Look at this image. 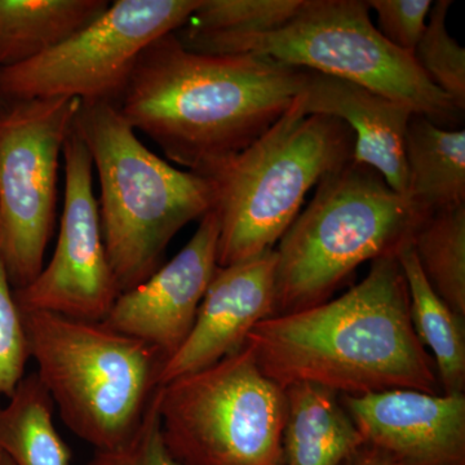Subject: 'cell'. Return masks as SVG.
I'll use <instances>...</instances> for the list:
<instances>
[{
	"instance_id": "13",
	"label": "cell",
	"mask_w": 465,
	"mask_h": 465,
	"mask_svg": "<svg viewBox=\"0 0 465 465\" xmlns=\"http://www.w3.org/2000/svg\"><path fill=\"white\" fill-rule=\"evenodd\" d=\"M367 446L403 465H465V393L391 390L342 396Z\"/></svg>"
},
{
	"instance_id": "6",
	"label": "cell",
	"mask_w": 465,
	"mask_h": 465,
	"mask_svg": "<svg viewBox=\"0 0 465 465\" xmlns=\"http://www.w3.org/2000/svg\"><path fill=\"white\" fill-rule=\"evenodd\" d=\"M20 314L36 375L66 427L96 450L121 445L159 388L162 354L103 322Z\"/></svg>"
},
{
	"instance_id": "26",
	"label": "cell",
	"mask_w": 465,
	"mask_h": 465,
	"mask_svg": "<svg viewBox=\"0 0 465 465\" xmlns=\"http://www.w3.org/2000/svg\"><path fill=\"white\" fill-rule=\"evenodd\" d=\"M378 16L376 29L394 47L414 54L423 36L432 0H369Z\"/></svg>"
},
{
	"instance_id": "10",
	"label": "cell",
	"mask_w": 465,
	"mask_h": 465,
	"mask_svg": "<svg viewBox=\"0 0 465 465\" xmlns=\"http://www.w3.org/2000/svg\"><path fill=\"white\" fill-rule=\"evenodd\" d=\"M201 0H116L90 25L41 56L0 67L5 101L75 97L118 106L143 51L182 29Z\"/></svg>"
},
{
	"instance_id": "18",
	"label": "cell",
	"mask_w": 465,
	"mask_h": 465,
	"mask_svg": "<svg viewBox=\"0 0 465 465\" xmlns=\"http://www.w3.org/2000/svg\"><path fill=\"white\" fill-rule=\"evenodd\" d=\"M106 0H0V67L57 47L108 9Z\"/></svg>"
},
{
	"instance_id": "7",
	"label": "cell",
	"mask_w": 465,
	"mask_h": 465,
	"mask_svg": "<svg viewBox=\"0 0 465 465\" xmlns=\"http://www.w3.org/2000/svg\"><path fill=\"white\" fill-rule=\"evenodd\" d=\"M201 54L273 58L363 85L440 127L457 130L463 122L464 112L425 76L414 54L379 33L363 0H302L280 29L217 43Z\"/></svg>"
},
{
	"instance_id": "25",
	"label": "cell",
	"mask_w": 465,
	"mask_h": 465,
	"mask_svg": "<svg viewBox=\"0 0 465 465\" xmlns=\"http://www.w3.org/2000/svg\"><path fill=\"white\" fill-rule=\"evenodd\" d=\"M87 465H183L164 442L157 391L133 434L115 448L96 450Z\"/></svg>"
},
{
	"instance_id": "24",
	"label": "cell",
	"mask_w": 465,
	"mask_h": 465,
	"mask_svg": "<svg viewBox=\"0 0 465 465\" xmlns=\"http://www.w3.org/2000/svg\"><path fill=\"white\" fill-rule=\"evenodd\" d=\"M29 347L14 289L0 255V394L12 396L24 378Z\"/></svg>"
},
{
	"instance_id": "9",
	"label": "cell",
	"mask_w": 465,
	"mask_h": 465,
	"mask_svg": "<svg viewBox=\"0 0 465 465\" xmlns=\"http://www.w3.org/2000/svg\"><path fill=\"white\" fill-rule=\"evenodd\" d=\"M82 101H5L0 106V255L12 289L45 266L56 223L60 157Z\"/></svg>"
},
{
	"instance_id": "16",
	"label": "cell",
	"mask_w": 465,
	"mask_h": 465,
	"mask_svg": "<svg viewBox=\"0 0 465 465\" xmlns=\"http://www.w3.org/2000/svg\"><path fill=\"white\" fill-rule=\"evenodd\" d=\"M284 393V465H342L366 445L338 394L309 382Z\"/></svg>"
},
{
	"instance_id": "27",
	"label": "cell",
	"mask_w": 465,
	"mask_h": 465,
	"mask_svg": "<svg viewBox=\"0 0 465 465\" xmlns=\"http://www.w3.org/2000/svg\"><path fill=\"white\" fill-rule=\"evenodd\" d=\"M342 465H403L385 452L379 451L371 446H363L348 461Z\"/></svg>"
},
{
	"instance_id": "17",
	"label": "cell",
	"mask_w": 465,
	"mask_h": 465,
	"mask_svg": "<svg viewBox=\"0 0 465 465\" xmlns=\"http://www.w3.org/2000/svg\"><path fill=\"white\" fill-rule=\"evenodd\" d=\"M405 197L423 216L465 203V131L412 114L405 137Z\"/></svg>"
},
{
	"instance_id": "20",
	"label": "cell",
	"mask_w": 465,
	"mask_h": 465,
	"mask_svg": "<svg viewBox=\"0 0 465 465\" xmlns=\"http://www.w3.org/2000/svg\"><path fill=\"white\" fill-rule=\"evenodd\" d=\"M54 410L36 372L24 376L0 409V452L15 465H70L72 450L54 427Z\"/></svg>"
},
{
	"instance_id": "5",
	"label": "cell",
	"mask_w": 465,
	"mask_h": 465,
	"mask_svg": "<svg viewBox=\"0 0 465 465\" xmlns=\"http://www.w3.org/2000/svg\"><path fill=\"white\" fill-rule=\"evenodd\" d=\"M353 152L354 134L347 124L335 116L304 115L293 100L262 137L208 176L216 186L217 266L273 250L308 192L351 162Z\"/></svg>"
},
{
	"instance_id": "8",
	"label": "cell",
	"mask_w": 465,
	"mask_h": 465,
	"mask_svg": "<svg viewBox=\"0 0 465 465\" xmlns=\"http://www.w3.org/2000/svg\"><path fill=\"white\" fill-rule=\"evenodd\" d=\"M162 434L183 465H284V390L249 345L159 385Z\"/></svg>"
},
{
	"instance_id": "2",
	"label": "cell",
	"mask_w": 465,
	"mask_h": 465,
	"mask_svg": "<svg viewBox=\"0 0 465 465\" xmlns=\"http://www.w3.org/2000/svg\"><path fill=\"white\" fill-rule=\"evenodd\" d=\"M260 369L282 390L300 382L342 396L391 390L442 394L436 363L416 335L397 255L338 299L266 318L246 342Z\"/></svg>"
},
{
	"instance_id": "29",
	"label": "cell",
	"mask_w": 465,
	"mask_h": 465,
	"mask_svg": "<svg viewBox=\"0 0 465 465\" xmlns=\"http://www.w3.org/2000/svg\"><path fill=\"white\" fill-rule=\"evenodd\" d=\"M5 101L2 99V96H0V106L5 105Z\"/></svg>"
},
{
	"instance_id": "22",
	"label": "cell",
	"mask_w": 465,
	"mask_h": 465,
	"mask_svg": "<svg viewBox=\"0 0 465 465\" xmlns=\"http://www.w3.org/2000/svg\"><path fill=\"white\" fill-rule=\"evenodd\" d=\"M410 244L437 295L465 318V203L424 217Z\"/></svg>"
},
{
	"instance_id": "3",
	"label": "cell",
	"mask_w": 465,
	"mask_h": 465,
	"mask_svg": "<svg viewBox=\"0 0 465 465\" xmlns=\"http://www.w3.org/2000/svg\"><path fill=\"white\" fill-rule=\"evenodd\" d=\"M74 128L99 176L101 231L122 293L161 268L183 226L213 210L215 183L150 152L112 104L82 103Z\"/></svg>"
},
{
	"instance_id": "1",
	"label": "cell",
	"mask_w": 465,
	"mask_h": 465,
	"mask_svg": "<svg viewBox=\"0 0 465 465\" xmlns=\"http://www.w3.org/2000/svg\"><path fill=\"white\" fill-rule=\"evenodd\" d=\"M307 75L264 56L197 54L170 33L137 58L116 108L167 159L208 177L282 118Z\"/></svg>"
},
{
	"instance_id": "23",
	"label": "cell",
	"mask_w": 465,
	"mask_h": 465,
	"mask_svg": "<svg viewBox=\"0 0 465 465\" xmlns=\"http://www.w3.org/2000/svg\"><path fill=\"white\" fill-rule=\"evenodd\" d=\"M452 2L434 3L423 36L416 45L414 58L425 76L452 100L461 112L465 109V50L446 27Z\"/></svg>"
},
{
	"instance_id": "4",
	"label": "cell",
	"mask_w": 465,
	"mask_h": 465,
	"mask_svg": "<svg viewBox=\"0 0 465 465\" xmlns=\"http://www.w3.org/2000/svg\"><path fill=\"white\" fill-rule=\"evenodd\" d=\"M424 217L371 167L327 174L275 250L274 316L327 302L363 262L397 255Z\"/></svg>"
},
{
	"instance_id": "11",
	"label": "cell",
	"mask_w": 465,
	"mask_h": 465,
	"mask_svg": "<svg viewBox=\"0 0 465 465\" xmlns=\"http://www.w3.org/2000/svg\"><path fill=\"white\" fill-rule=\"evenodd\" d=\"M63 155L65 198L56 249L32 283L14 290L15 302L18 311L101 322L121 291L104 244L99 202L94 192V162L74 127Z\"/></svg>"
},
{
	"instance_id": "14",
	"label": "cell",
	"mask_w": 465,
	"mask_h": 465,
	"mask_svg": "<svg viewBox=\"0 0 465 465\" xmlns=\"http://www.w3.org/2000/svg\"><path fill=\"white\" fill-rule=\"evenodd\" d=\"M277 252L217 266L194 326L179 351L168 358L159 385L219 362L243 347L256 324L275 314Z\"/></svg>"
},
{
	"instance_id": "12",
	"label": "cell",
	"mask_w": 465,
	"mask_h": 465,
	"mask_svg": "<svg viewBox=\"0 0 465 465\" xmlns=\"http://www.w3.org/2000/svg\"><path fill=\"white\" fill-rule=\"evenodd\" d=\"M219 220L210 211L173 259L148 280L124 291L101 322L157 349L164 361L191 333L217 269Z\"/></svg>"
},
{
	"instance_id": "28",
	"label": "cell",
	"mask_w": 465,
	"mask_h": 465,
	"mask_svg": "<svg viewBox=\"0 0 465 465\" xmlns=\"http://www.w3.org/2000/svg\"><path fill=\"white\" fill-rule=\"evenodd\" d=\"M0 465H15L14 461L11 460L7 457V455L3 454V452H0Z\"/></svg>"
},
{
	"instance_id": "15",
	"label": "cell",
	"mask_w": 465,
	"mask_h": 465,
	"mask_svg": "<svg viewBox=\"0 0 465 465\" xmlns=\"http://www.w3.org/2000/svg\"><path fill=\"white\" fill-rule=\"evenodd\" d=\"M296 99L304 115L347 124L354 134L351 161L378 171L394 192L405 194V137L415 113L363 85L312 70Z\"/></svg>"
},
{
	"instance_id": "21",
	"label": "cell",
	"mask_w": 465,
	"mask_h": 465,
	"mask_svg": "<svg viewBox=\"0 0 465 465\" xmlns=\"http://www.w3.org/2000/svg\"><path fill=\"white\" fill-rule=\"evenodd\" d=\"M302 0H201L176 36L186 50L203 52L217 43L280 29Z\"/></svg>"
},
{
	"instance_id": "19",
	"label": "cell",
	"mask_w": 465,
	"mask_h": 465,
	"mask_svg": "<svg viewBox=\"0 0 465 465\" xmlns=\"http://www.w3.org/2000/svg\"><path fill=\"white\" fill-rule=\"evenodd\" d=\"M397 260L409 289L412 326L424 347L432 349L442 393H465V318L437 295L410 242Z\"/></svg>"
}]
</instances>
